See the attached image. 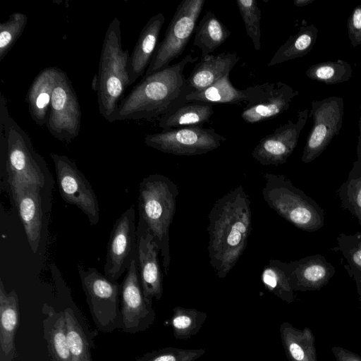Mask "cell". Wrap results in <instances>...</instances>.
<instances>
[{
  "instance_id": "cell-7",
  "label": "cell",
  "mask_w": 361,
  "mask_h": 361,
  "mask_svg": "<svg viewBox=\"0 0 361 361\" xmlns=\"http://www.w3.org/2000/svg\"><path fill=\"white\" fill-rule=\"evenodd\" d=\"M78 270L90 312L97 329L103 333L121 329V284L94 267L85 269L78 265Z\"/></svg>"
},
{
  "instance_id": "cell-12",
  "label": "cell",
  "mask_w": 361,
  "mask_h": 361,
  "mask_svg": "<svg viewBox=\"0 0 361 361\" xmlns=\"http://www.w3.org/2000/svg\"><path fill=\"white\" fill-rule=\"evenodd\" d=\"M80 125L81 110L77 94L67 74L61 69L46 126L54 137L70 142L79 135Z\"/></svg>"
},
{
  "instance_id": "cell-24",
  "label": "cell",
  "mask_w": 361,
  "mask_h": 361,
  "mask_svg": "<svg viewBox=\"0 0 361 361\" xmlns=\"http://www.w3.org/2000/svg\"><path fill=\"white\" fill-rule=\"evenodd\" d=\"M44 338L51 361H72L64 310L58 311L44 303L42 308Z\"/></svg>"
},
{
  "instance_id": "cell-8",
  "label": "cell",
  "mask_w": 361,
  "mask_h": 361,
  "mask_svg": "<svg viewBox=\"0 0 361 361\" xmlns=\"http://www.w3.org/2000/svg\"><path fill=\"white\" fill-rule=\"evenodd\" d=\"M204 4V0L180 1L166 29L164 39L157 47L145 75L165 68L172 61L183 54L194 34Z\"/></svg>"
},
{
  "instance_id": "cell-37",
  "label": "cell",
  "mask_w": 361,
  "mask_h": 361,
  "mask_svg": "<svg viewBox=\"0 0 361 361\" xmlns=\"http://www.w3.org/2000/svg\"><path fill=\"white\" fill-rule=\"evenodd\" d=\"M236 4L243 20L245 31L257 51L261 49L260 20L262 11L255 0H238Z\"/></svg>"
},
{
  "instance_id": "cell-9",
  "label": "cell",
  "mask_w": 361,
  "mask_h": 361,
  "mask_svg": "<svg viewBox=\"0 0 361 361\" xmlns=\"http://www.w3.org/2000/svg\"><path fill=\"white\" fill-rule=\"evenodd\" d=\"M226 138L213 128L192 126L147 135L145 143L157 150L178 156H194L219 148Z\"/></svg>"
},
{
  "instance_id": "cell-33",
  "label": "cell",
  "mask_w": 361,
  "mask_h": 361,
  "mask_svg": "<svg viewBox=\"0 0 361 361\" xmlns=\"http://www.w3.org/2000/svg\"><path fill=\"white\" fill-rule=\"evenodd\" d=\"M207 318V314L203 311L177 306L173 309L169 322L174 337L187 340L200 331Z\"/></svg>"
},
{
  "instance_id": "cell-20",
  "label": "cell",
  "mask_w": 361,
  "mask_h": 361,
  "mask_svg": "<svg viewBox=\"0 0 361 361\" xmlns=\"http://www.w3.org/2000/svg\"><path fill=\"white\" fill-rule=\"evenodd\" d=\"M164 21V15L158 13L149 18L140 32L128 60V71L130 85L142 76L149 66Z\"/></svg>"
},
{
  "instance_id": "cell-30",
  "label": "cell",
  "mask_w": 361,
  "mask_h": 361,
  "mask_svg": "<svg viewBox=\"0 0 361 361\" xmlns=\"http://www.w3.org/2000/svg\"><path fill=\"white\" fill-rule=\"evenodd\" d=\"M341 207L355 217L361 226V141L358 139L357 159L345 182L337 190Z\"/></svg>"
},
{
  "instance_id": "cell-17",
  "label": "cell",
  "mask_w": 361,
  "mask_h": 361,
  "mask_svg": "<svg viewBox=\"0 0 361 361\" xmlns=\"http://www.w3.org/2000/svg\"><path fill=\"white\" fill-rule=\"evenodd\" d=\"M137 264L140 281L146 301L152 305L163 295V275L159 260V247L151 233L137 231Z\"/></svg>"
},
{
  "instance_id": "cell-25",
  "label": "cell",
  "mask_w": 361,
  "mask_h": 361,
  "mask_svg": "<svg viewBox=\"0 0 361 361\" xmlns=\"http://www.w3.org/2000/svg\"><path fill=\"white\" fill-rule=\"evenodd\" d=\"M280 335L288 361H318L315 338L310 329H298L287 322L280 327Z\"/></svg>"
},
{
  "instance_id": "cell-16",
  "label": "cell",
  "mask_w": 361,
  "mask_h": 361,
  "mask_svg": "<svg viewBox=\"0 0 361 361\" xmlns=\"http://www.w3.org/2000/svg\"><path fill=\"white\" fill-rule=\"evenodd\" d=\"M308 117V109L299 111L295 121L289 120L262 137L255 147L252 157L263 166L286 163L297 146Z\"/></svg>"
},
{
  "instance_id": "cell-15",
  "label": "cell",
  "mask_w": 361,
  "mask_h": 361,
  "mask_svg": "<svg viewBox=\"0 0 361 361\" xmlns=\"http://www.w3.org/2000/svg\"><path fill=\"white\" fill-rule=\"evenodd\" d=\"M121 286V330L127 334L146 331L154 323L156 313L144 297L137 258L132 261Z\"/></svg>"
},
{
  "instance_id": "cell-3",
  "label": "cell",
  "mask_w": 361,
  "mask_h": 361,
  "mask_svg": "<svg viewBox=\"0 0 361 361\" xmlns=\"http://www.w3.org/2000/svg\"><path fill=\"white\" fill-rule=\"evenodd\" d=\"M137 231L151 233L157 243L164 274L168 275L171 262L169 228L176 209L178 186L161 174L145 177L139 185Z\"/></svg>"
},
{
  "instance_id": "cell-40",
  "label": "cell",
  "mask_w": 361,
  "mask_h": 361,
  "mask_svg": "<svg viewBox=\"0 0 361 361\" xmlns=\"http://www.w3.org/2000/svg\"><path fill=\"white\" fill-rule=\"evenodd\" d=\"M336 361H361V356L341 347L332 348Z\"/></svg>"
},
{
  "instance_id": "cell-38",
  "label": "cell",
  "mask_w": 361,
  "mask_h": 361,
  "mask_svg": "<svg viewBox=\"0 0 361 361\" xmlns=\"http://www.w3.org/2000/svg\"><path fill=\"white\" fill-rule=\"evenodd\" d=\"M205 352L204 348L184 349L166 347L146 353L134 361H195Z\"/></svg>"
},
{
  "instance_id": "cell-14",
  "label": "cell",
  "mask_w": 361,
  "mask_h": 361,
  "mask_svg": "<svg viewBox=\"0 0 361 361\" xmlns=\"http://www.w3.org/2000/svg\"><path fill=\"white\" fill-rule=\"evenodd\" d=\"M247 100L240 116L247 123H257L276 117L290 107L299 92L278 81L264 82L245 88Z\"/></svg>"
},
{
  "instance_id": "cell-39",
  "label": "cell",
  "mask_w": 361,
  "mask_h": 361,
  "mask_svg": "<svg viewBox=\"0 0 361 361\" xmlns=\"http://www.w3.org/2000/svg\"><path fill=\"white\" fill-rule=\"evenodd\" d=\"M348 35L353 47L361 45V4L352 11L347 21Z\"/></svg>"
},
{
  "instance_id": "cell-27",
  "label": "cell",
  "mask_w": 361,
  "mask_h": 361,
  "mask_svg": "<svg viewBox=\"0 0 361 361\" xmlns=\"http://www.w3.org/2000/svg\"><path fill=\"white\" fill-rule=\"evenodd\" d=\"M193 46L201 50V57L211 54L231 35V31L211 11H208L195 28Z\"/></svg>"
},
{
  "instance_id": "cell-21",
  "label": "cell",
  "mask_w": 361,
  "mask_h": 361,
  "mask_svg": "<svg viewBox=\"0 0 361 361\" xmlns=\"http://www.w3.org/2000/svg\"><path fill=\"white\" fill-rule=\"evenodd\" d=\"M19 300L15 290L8 293L0 281V361L16 357L15 336L19 324Z\"/></svg>"
},
{
  "instance_id": "cell-6",
  "label": "cell",
  "mask_w": 361,
  "mask_h": 361,
  "mask_svg": "<svg viewBox=\"0 0 361 361\" xmlns=\"http://www.w3.org/2000/svg\"><path fill=\"white\" fill-rule=\"evenodd\" d=\"M264 202L279 215L298 228L314 232L324 224V211L317 202L295 187L284 175L264 173Z\"/></svg>"
},
{
  "instance_id": "cell-36",
  "label": "cell",
  "mask_w": 361,
  "mask_h": 361,
  "mask_svg": "<svg viewBox=\"0 0 361 361\" xmlns=\"http://www.w3.org/2000/svg\"><path fill=\"white\" fill-rule=\"evenodd\" d=\"M27 16L20 12H14L8 19L0 24V61L7 55L18 39L23 34Z\"/></svg>"
},
{
  "instance_id": "cell-34",
  "label": "cell",
  "mask_w": 361,
  "mask_h": 361,
  "mask_svg": "<svg viewBox=\"0 0 361 361\" xmlns=\"http://www.w3.org/2000/svg\"><path fill=\"white\" fill-rule=\"evenodd\" d=\"M67 336L72 361H92L90 338L71 307L64 310Z\"/></svg>"
},
{
  "instance_id": "cell-1",
  "label": "cell",
  "mask_w": 361,
  "mask_h": 361,
  "mask_svg": "<svg viewBox=\"0 0 361 361\" xmlns=\"http://www.w3.org/2000/svg\"><path fill=\"white\" fill-rule=\"evenodd\" d=\"M251 200L242 185L216 200L208 219L209 263L224 279L243 255L252 231Z\"/></svg>"
},
{
  "instance_id": "cell-31",
  "label": "cell",
  "mask_w": 361,
  "mask_h": 361,
  "mask_svg": "<svg viewBox=\"0 0 361 361\" xmlns=\"http://www.w3.org/2000/svg\"><path fill=\"white\" fill-rule=\"evenodd\" d=\"M261 281L268 291L283 302L291 303L295 300L287 262L278 259L269 260L262 269Z\"/></svg>"
},
{
  "instance_id": "cell-42",
  "label": "cell",
  "mask_w": 361,
  "mask_h": 361,
  "mask_svg": "<svg viewBox=\"0 0 361 361\" xmlns=\"http://www.w3.org/2000/svg\"><path fill=\"white\" fill-rule=\"evenodd\" d=\"M357 286V290L360 295V300L361 301V276L360 279L355 282Z\"/></svg>"
},
{
  "instance_id": "cell-29",
  "label": "cell",
  "mask_w": 361,
  "mask_h": 361,
  "mask_svg": "<svg viewBox=\"0 0 361 361\" xmlns=\"http://www.w3.org/2000/svg\"><path fill=\"white\" fill-rule=\"evenodd\" d=\"M318 29L314 24L301 26L274 54L268 66L281 63L307 55L317 39Z\"/></svg>"
},
{
  "instance_id": "cell-18",
  "label": "cell",
  "mask_w": 361,
  "mask_h": 361,
  "mask_svg": "<svg viewBox=\"0 0 361 361\" xmlns=\"http://www.w3.org/2000/svg\"><path fill=\"white\" fill-rule=\"evenodd\" d=\"M33 184H22L11 190L24 231L33 253H36L41 240L43 209L41 190Z\"/></svg>"
},
{
  "instance_id": "cell-41",
  "label": "cell",
  "mask_w": 361,
  "mask_h": 361,
  "mask_svg": "<svg viewBox=\"0 0 361 361\" xmlns=\"http://www.w3.org/2000/svg\"><path fill=\"white\" fill-rule=\"evenodd\" d=\"M314 1L315 0H294L293 4L295 6L302 8L312 4Z\"/></svg>"
},
{
  "instance_id": "cell-13",
  "label": "cell",
  "mask_w": 361,
  "mask_h": 361,
  "mask_svg": "<svg viewBox=\"0 0 361 361\" xmlns=\"http://www.w3.org/2000/svg\"><path fill=\"white\" fill-rule=\"evenodd\" d=\"M137 258L135 209L132 206L117 219L113 226L107 245L104 274L117 281L127 271L132 261Z\"/></svg>"
},
{
  "instance_id": "cell-19",
  "label": "cell",
  "mask_w": 361,
  "mask_h": 361,
  "mask_svg": "<svg viewBox=\"0 0 361 361\" xmlns=\"http://www.w3.org/2000/svg\"><path fill=\"white\" fill-rule=\"evenodd\" d=\"M290 284L294 291L317 290L334 276L331 263L319 254L287 262Z\"/></svg>"
},
{
  "instance_id": "cell-10",
  "label": "cell",
  "mask_w": 361,
  "mask_h": 361,
  "mask_svg": "<svg viewBox=\"0 0 361 361\" xmlns=\"http://www.w3.org/2000/svg\"><path fill=\"white\" fill-rule=\"evenodd\" d=\"M309 116L313 125L307 135L301 160L308 164L317 159L326 149L342 127L344 101L338 96H330L322 100L312 101Z\"/></svg>"
},
{
  "instance_id": "cell-11",
  "label": "cell",
  "mask_w": 361,
  "mask_h": 361,
  "mask_svg": "<svg viewBox=\"0 0 361 361\" xmlns=\"http://www.w3.org/2000/svg\"><path fill=\"white\" fill-rule=\"evenodd\" d=\"M59 190L65 202L80 209L91 225L99 220L97 195L85 176L75 162L65 155L51 154Z\"/></svg>"
},
{
  "instance_id": "cell-4",
  "label": "cell",
  "mask_w": 361,
  "mask_h": 361,
  "mask_svg": "<svg viewBox=\"0 0 361 361\" xmlns=\"http://www.w3.org/2000/svg\"><path fill=\"white\" fill-rule=\"evenodd\" d=\"M0 137L11 191L22 184H33L44 188L48 173L46 163L35 150L29 135L9 115L6 99L2 93Z\"/></svg>"
},
{
  "instance_id": "cell-5",
  "label": "cell",
  "mask_w": 361,
  "mask_h": 361,
  "mask_svg": "<svg viewBox=\"0 0 361 361\" xmlns=\"http://www.w3.org/2000/svg\"><path fill=\"white\" fill-rule=\"evenodd\" d=\"M129 52L121 44L120 20L115 17L104 35L99 58L98 88L99 110L109 122L116 113L118 102L130 85L128 71Z\"/></svg>"
},
{
  "instance_id": "cell-32",
  "label": "cell",
  "mask_w": 361,
  "mask_h": 361,
  "mask_svg": "<svg viewBox=\"0 0 361 361\" xmlns=\"http://www.w3.org/2000/svg\"><path fill=\"white\" fill-rule=\"evenodd\" d=\"M332 250L341 255L343 267L356 282L361 276V232L340 233Z\"/></svg>"
},
{
  "instance_id": "cell-23",
  "label": "cell",
  "mask_w": 361,
  "mask_h": 361,
  "mask_svg": "<svg viewBox=\"0 0 361 361\" xmlns=\"http://www.w3.org/2000/svg\"><path fill=\"white\" fill-rule=\"evenodd\" d=\"M240 59L235 52L202 56L186 79L187 84L192 92L207 87L229 74Z\"/></svg>"
},
{
  "instance_id": "cell-28",
  "label": "cell",
  "mask_w": 361,
  "mask_h": 361,
  "mask_svg": "<svg viewBox=\"0 0 361 361\" xmlns=\"http://www.w3.org/2000/svg\"><path fill=\"white\" fill-rule=\"evenodd\" d=\"M185 100L187 102H200L212 104H241L247 103V94L245 89L235 87L230 80L229 74H227L207 87L191 92L186 96Z\"/></svg>"
},
{
  "instance_id": "cell-2",
  "label": "cell",
  "mask_w": 361,
  "mask_h": 361,
  "mask_svg": "<svg viewBox=\"0 0 361 361\" xmlns=\"http://www.w3.org/2000/svg\"><path fill=\"white\" fill-rule=\"evenodd\" d=\"M198 59L188 54L176 63L145 75L120 102L112 122L162 116L187 103L185 97L192 90L183 71Z\"/></svg>"
},
{
  "instance_id": "cell-22",
  "label": "cell",
  "mask_w": 361,
  "mask_h": 361,
  "mask_svg": "<svg viewBox=\"0 0 361 361\" xmlns=\"http://www.w3.org/2000/svg\"><path fill=\"white\" fill-rule=\"evenodd\" d=\"M61 69L48 67L42 69L34 78L26 95L28 110L33 121L39 126L46 125L52 92Z\"/></svg>"
},
{
  "instance_id": "cell-43",
  "label": "cell",
  "mask_w": 361,
  "mask_h": 361,
  "mask_svg": "<svg viewBox=\"0 0 361 361\" xmlns=\"http://www.w3.org/2000/svg\"><path fill=\"white\" fill-rule=\"evenodd\" d=\"M358 126H359V132H360L358 139L361 141V104H360V114Z\"/></svg>"
},
{
  "instance_id": "cell-35",
  "label": "cell",
  "mask_w": 361,
  "mask_h": 361,
  "mask_svg": "<svg viewBox=\"0 0 361 361\" xmlns=\"http://www.w3.org/2000/svg\"><path fill=\"white\" fill-rule=\"evenodd\" d=\"M353 69L350 64L343 60L319 62L310 66L305 75L311 80L326 85H335L349 80Z\"/></svg>"
},
{
  "instance_id": "cell-26",
  "label": "cell",
  "mask_w": 361,
  "mask_h": 361,
  "mask_svg": "<svg viewBox=\"0 0 361 361\" xmlns=\"http://www.w3.org/2000/svg\"><path fill=\"white\" fill-rule=\"evenodd\" d=\"M214 114V104L191 102L170 111L160 117L159 126L162 130L203 126Z\"/></svg>"
}]
</instances>
